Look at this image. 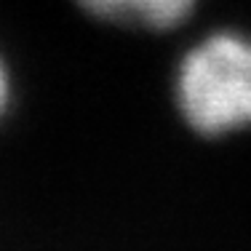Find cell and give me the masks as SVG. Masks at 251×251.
<instances>
[{
	"label": "cell",
	"instance_id": "cell-2",
	"mask_svg": "<svg viewBox=\"0 0 251 251\" xmlns=\"http://www.w3.org/2000/svg\"><path fill=\"white\" fill-rule=\"evenodd\" d=\"M80 5L101 19L163 29L182 22L193 8V0H80Z\"/></svg>",
	"mask_w": 251,
	"mask_h": 251
},
{
	"label": "cell",
	"instance_id": "cell-1",
	"mask_svg": "<svg viewBox=\"0 0 251 251\" xmlns=\"http://www.w3.org/2000/svg\"><path fill=\"white\" fill-rule=\"evenodd\" d=\"M184 118L201 134L251 126V43L214 35L184 56L176 77Z\"/></svg>",
	"mask_w": 251,
	"mask_h": 251
},
{
	"label": "cell",
	"instance_id": "cell-3",
	"mask_svg": "<svg viewBox=\"0 0 251 251\" xmlns=\"http://www.w3.org/2000/svg\"><path fill=\"white\" fill-rule=\"evenodd\" d=\"M5 94H8V86H5V73L0 67V112H3V104H5Z\"/></svg>",
	"mask_w": 251,
	"mask_h": 251
}]
</instances>
